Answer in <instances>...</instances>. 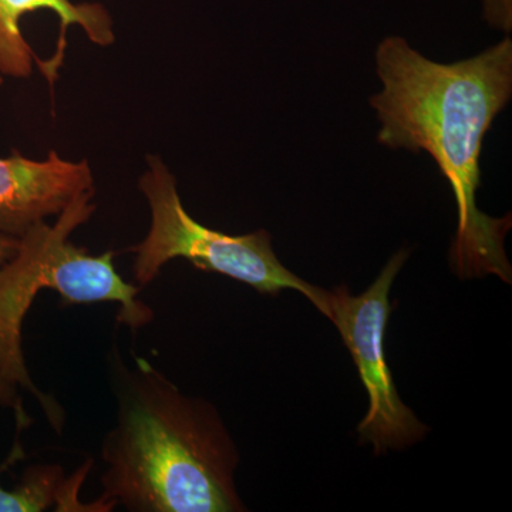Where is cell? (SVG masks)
<instances>
[{"mask_svg": "<svg viewBox=\"0 0 512 512\" xmlns=\"http://www.w3.org/2000/svg\"><path fill=\"white\" fill-rule=\"evenodd\" d=\"M382 90L370 99L379 144L427 153L447 178L457 204L450 265L461 279L495 275L511 284L505 251L511 214L493 218L477 205L484 138L512 97V40L454 63L427 59L400 36L376 50Z\"/></svg>", "mask_w": 512, "mask_h": 512, "instance_id": "1", "label": "cell"}, {"mask_svg": "<svg viewBox=\"0 0 512 512\" xmlns=\"http://www.w3.org/2000/svg\"><path fill=\"white\" fill-rule=\"evenodd\" d=\"M116 424L106 434L99 498L130 512L247 511L235 485L239 454L220 413L181 392L143 357H109Z\"/></svg>", "mask_w": 512, "mask_h": 512, "instance_id": "2", "label": "cell"}, {"mask_svg": "<svg viewBox=\"0 0 512 512\" xmlns=\"http://www.w3.org/2000/svg\"><path fill=\"white\" fill-rule=\"evenodd\" d=\"M94 190L74 198L53 225L37 222L19 238L15 255L0 266V375L39 400L47 420L62 433V406L40 392L30 379L22 350L23 320L42 289H52L69 305L119 303V320L140 329L153 311L138 301V286L124 281L113 264V252L94 256L69 241L70 234L90 220Z\"/></svg>", "mask_w": 512, "mask_h": 512, "instance_id": "3", "label": "cell"}, {"mask_svg": "<svg viewBox=\"0 0 512 512\" xmlns=\"http://www.w3.org/2000/svg\"><path fill=\"white\" fill-rule=\"evenodd\" d=\"M138 187L151 212L147 237L130 248L136 255L133 275L138 285H150L167 262L183 258L201 271L228 276L264 295L293 289L328 316V291L289 271L276 256L268 231L229 235L194 220L184 208L174 174L160 157H147Z\"/></svg>", "mask_w": 512, "mask_h": 512, "instance_id": "4", "label": "cell"}, {"mask_svg": "<svg viewBox=\"0 0 512 512\" xmlns=\"http://www.w3.org/2000/svg\"><path fill=\"white\" fill-rule=\"evenodd\" d=\"M409 251L397 252L365 292L352 295L346 286L328 291V316L339 330L355 360L360 380L369 396V410L357 426L360 441L372 444L376 454L403 450L423 440L426 424L400 399L387 365V322L392 313L390 291Z\"/></svg>", "mask_w": 512, "mask_h": 512, "instance_id": "5", "label": "cell"}, {"mask_svg": "<svg viewBox=\"0 0 512 512\" xmlns=\"http://www.w3.org/2000/svg\"><path fill=\"white\" fill-rule=\"evenodd\" d=\"M70 26L84 30L90 42L116 40L113 20L100 3L72 0H0V74L26 79L39 66L47 82H56ZM2 86V76H0Z\"/></svg>", "mask_w": 512, "mask_h": 512, "instance_id": "6", "label": "cell"}, {"mask_svg": "<svg viewBox=\"0 0 512 512\" xmlns=\"http://www.w3.org/2000/svg\"><path fill=\"white\" fill-rule=\"evenodd\" d=\"M90 190L94 180L87 161L63 160L56 151L35 161L13 150L0 158V232L20 238Z\"/></svg>", "mask_w": 512, "mask_h": 512, "instance_id": "7", "label": "cell"}, {"mask_svg": "<svg viewBox=\"0 0 512 512\" xmlns=\"http://www.w3.org/2000/svg\"><path fill=\"white\" fill-rule=\"evenodd\" d=\"M22 458H25V451L20 446L18 431L9 457L0 466V474ZM67 484L69 480L64 478L63 468L57 464L30 466L15 490L0 487V512H42L55 505L56 511H62Z\"/></svg>", "mask_w": 512, "mask_h": 512, "instance_id": "8", "label": "cell"}, {"mask_svg": "<svg viewBox=\"0 0 512 512\" xmlns=\"http://www.w3.org/2000/svg\"><path fill=\"white\" fill-rule=\"evenodd\" d=\"M483 18L490 28L510 35L512 30V0H481Z\"/></svg>", "mask_w": 512, "mask_h": 512, "instance_id": "9", "label": "cell"}, {"mask_svg": "<svg viewBox=\"0 0 512 512\" xmlns=\"http://www.w3.org/2000/svg\"><path fill=\"white\" fill-rule=\"evenodd\" d=\"M0 404L15 410L16 426L28 429L30 424H32V419H30L29 414L25 412L22 402H20L18 386L10 383L9 380H6L2 375H0Z\"/></svg>", "mask_w": 512, "mask_h": 512, "instance_id": "10", "label": "cell"}, {"mask_svg": "<svg viewBox=\"0 0 512 512\" xmlns=\"http://www.w3.org/2000/svg\"><path fill=\"white\" fill-rule=\"evenodd\" d=\"M19 247V238L10 237V235L0 232V266L9 261L15 255L16 249Z\"/></svg>", "mask_w": 512, "mask_h": 512, "instance_id": "11", "label": "cell"}]
</instances>
